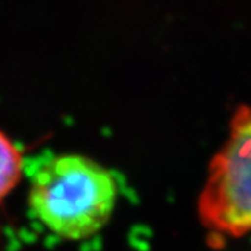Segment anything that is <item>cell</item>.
I'll return each mask as SVG.
<instances>
[{
	"mask_svg": "<svg viewBox=\"0 0 251 251\" xmlns=\"http://www.w3.org/2000/svg\"><path fill=\"white\" fill-rule=\"evenodd\" d=\"M24 158L18 145L0 130V202L17 187L23 177Z\"/></svg>",
	"mask_w": 251,
	"mask_h": 251,
	"instance_id": "obj_3",
	"label": "cell"
},
{
	"mask_svg": "<svg viewBox=\"0 0 251 251\" xmlns=\"http://www.w3.org/2000/svg\"><path fill=\"white\" fill-rule=\"evenodd\" d=\"M117 196L113 173L80 153L41 158L29 169L31 211L50 232L67 240L99 232L113 214Z\"/></svg>",
	"mask_w": 251,
	"mask_h": 251,
	"instance_id": "obj_1",
	"label": "cell"
},
{
	"mask_svg": "<svg viewBox=\"0 0 251 251\" xmlns=\"http://www.w3.org/2000/svg\"><path fill=\"white\" fill-rule=\"evenodd\" d=\"M201 224L224 237L251 233V106L234 110L198 198Z\"/></svg>",
	"mask_w": 251,
	"mask_h": 251,
	"instance_id": "obj_2",
	"label": "cell"
}]
</instances>
